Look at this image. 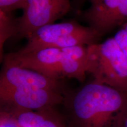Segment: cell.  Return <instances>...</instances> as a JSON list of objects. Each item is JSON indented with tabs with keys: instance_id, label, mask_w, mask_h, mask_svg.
Returning <instances> with one entry per match:
<instances>
[{
	"instance_id": "6da1fadb",
	"label": "cell",
	"mask_w": 127,
	"mask_h": 127,
	"mask_svg": "<svg viewBox=\"0 0 127 127\" xmlns=\"http://www.w3.org/2000/svg\"><path fill=\"white\" fill-rule=\"evenodd\" d=\"M64 103L72 127H114L127 107V94L93 81Z\"/></svg>"
},
{
	"instance_id": "7a4b0ae2",
	"label": "cell",
	"mask_w": 127,
	"mask_h": 127,
	"mask_svg": "<svg viewBox=\"0 0 127 127\" xmlns=\"http://www.w3.org/2000/svg\"><path fill=\"white\" fill-rule=\"evenodd\" d=\"M86 70L94 81L127 94V57L114 37L87 46Z\"/></svg>"
},
{
	"instance_id": "3957f363",
	"label": "cell",
	"mask_w": 127,
	"mask_h": 127,
	"mask_svg": "<svg viewBox=\"0 0 127 127\" xmlns=\"http://www.w3.org/2000/svg\"><path fill=\"white\" fill-rule=\"evenodd\" d=\"M102 36L89 26L74 20L48 24L35 31L27 39V43L18 51L28 52L41 49L64 48L75 45H87L98 41Z\"/></svg>"
},
{
	"instance_id": "277c9868",
	"label": "cell",
	"mask_w": 127,
	"mask_h": 127,
	"mask_svg": "<svg viewBox=\"0 0 127 127\" xmlns=\"http://www.w3.org/2000/svg\"><path fill=\"white\" fill-rule=\"evenodd\" d=\"M72 9V0H25L23 15L17 18L16 36L28 39L36 30L55 23Z\"/></svg>"
},
{
	"instance_id": "5b68a950",
	"label": "cell",
	"mask_w": 127,
	"mask_h": 127,
	"mask_svg": "<svg viewBox=\"0 0 127 127\" xmlns=\"http://www.w3.org/2000/svg\"><path fill=\"white\" fill-rule=\"evenodd\" d=\"M90 6L79 18L101 36L127 22V0H88Z\"/></svg>"
},
{
	"instance_id": "8992f818",
	"label": "cell",
	"mask_w": 127,
	"mask_h": 127,
	"mask_svg": "<svg viewBox=\"0 0 127 127\" xmlns=\"http://www.w3.org/2000/svg\"><path fill=\"white\" fill-rule=\"evenodd\" d=\"M64 96L60 90L40 88L0 89L1 107L23 110L52 108L63 104Z\"/></svg>"
},
{
	"instance_id": "52a82bcc",
	"label": "cell",
	"mask_w": 127,
	"mask_h": 127,
	"mask_svg": "<svg viewBox=\"0 0 127 127\" xmlns=\"http://www.w3.org/2000/svg\"><path fill=\"white\" fill-rule=\"evenodd\" d=\"M4 61L36 71L50 78H64V55L60 48H48L28 52H11Z\"/></svg>"
},
{
	"instance_id": "ba28073f",
	"label": "cell",
	"mask_w": 127,
	"mask_h": 127,
	"mask_svg": "<svg viewBox=\"0 0 127 127\" xmlns=\"http://www.w3.org/2000/svg\"><path fill=\"white\" fill-rule=\"evenodd\" d=\"M60 81L28 68L4 62L0 76V89L40 88L60 90Z\"/></svg>"
},
{
	"instance_id": "9c48e42d",
	"label": "cell",
	"mask_w": 127,
	"mask_h": 127,
	"mask_svg": "<svg viewBox=\"0 0 127 127\" xmlns=\"http://www.w3.org/2000/svg\"><path fill=\"white\" fill-rule=\"evenodd\" d=\"M20 127H66L54 108L38 111L8 108Z\"/></svg>"
},
{
	"instance_id": "30bf717a",
	"label": "cell",
	"mask_w": 127,
	"mask_h": 127,
	"mask_svg": "<svg viewBox=\"0 0 127 127\" xmlns=\"http://www.w3.org/2000/svg\"><path fill=\"white\" fill-rule=\"evenodd\" d=\"M17 18H14L12 12L0 10V60L4 59V47L6 41L17 34Z\"/></svg>"
},
{
	"instance_id": "8fae6325",
	"label": "cell",
	"mask_w": 127,
	"mask_h": 127,
	"mask_svg": "<svg viewBox=\"0 0 127 127\" xmlns=\"http://www.w3.org/2000/svg\"><path fill=\"white\" fill-rule=\"evenodd\" d=\"M0 127H20L13 114L2 107L0 111Z\"/></svg>"
},
{
	"instance_id": "7c38bea8",
	"label": "cell",
	"mask_w": 127,
	"mask_h": 127,
	"mask_svg": "<svg viewBox=\"0 0 127 127\" xmlns=\"http://www.w3.org/2000/svg\"><path fill=\"white\" fill-rule=\"evenodd\" d=\"M113 37L127 57V22L120 27Z\"/></svg>"
},
{
	"instance_id": "4fadbf2b",
	"label": "cell",
	"mask_w": 127,
	"mask_h": 127,
	"mask_svg": "<svg viewBox=\"0 0 127 127\" xmlns=\"http://www.w3.org/2000/svg\"><path fill=\"white\" fill-rule=\"evenodd\" d=\"M25 0H0V10L12 12L16 9H23Z\"/></svg>"
},
{
	"instance_id": "5bb4252c",
	"label": "cell",
	"mask_w": 127,
	"mask_h": 127,
	"mask_svg": "<svg viewBox=\"0 0 127 127\" xmlns=\"http://www.w3.org/2000/svg\"><path fill=\"white\" fill-rule=\"evenodd\" d=\"M88 0H72V11H74L77 15L81 11L82 8Z\"/></svg>"
},
{
	"instance_id": "9a60e30c",
	"label": "cell",
	"mask_w": 127,
	"mask_h": 127,
	"mask_svg": "<svg viewBox=\"0 0 127 127\" xmlns=\"http://www.w3.org/2000/svg\"><path fill=\"white\" fill-rule=\"evenodd\" d=\"M114 127H127V107Z\"/></svg>"
}]
</instances>
